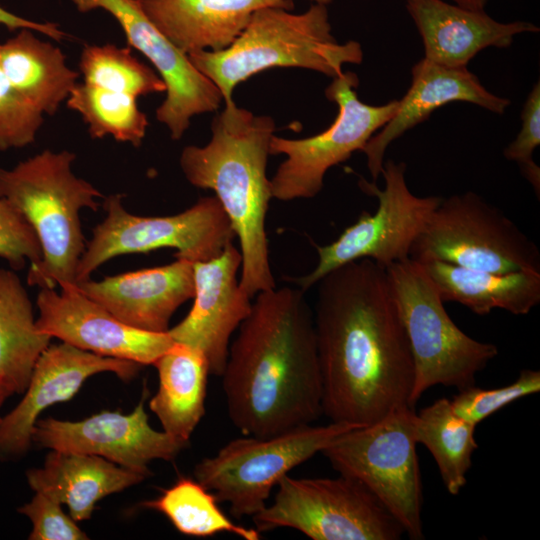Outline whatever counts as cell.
<instances>
[{"label": "cell", "mask_w": 540, "mask_h": 540, "mask_svg": "<svg viewBox=\"0 0 540 540\" xmlns=\"http://www.w3.org/2000/svg\"><path fill=\"white\" fill-rule=\"evenodd\" d=\"M26 477L33 491L53 496L80 522L91 518L98 501L148 476L100 456L51 450L43 467L28 470Z\"/></svg>", "instance_id": "23"}, {"label": "cell", "mask_w": 540, "mask_h": 540, "mask_svg": "<svg viewBox=\"0 0 540 540\" xmlns=\"http://www.w3.org/2000/svg\"><path fill=\"white\" fill-rule=\"evenodd\" d=\"M215 495L196 479L181 477L171 487L141 506L166 516L180 533L192 537H211L231 532L245 540L260 539L256 528L232 522L219 508Z\"/></svg>", "instance_id": "29"}, {"label": "cell", "mask_w": 540, "mask_h": 540, "mask_svg": "<svg viewBox=\"0 0 540 540\" xmlns=\"http://www.w3.org/2000/svg\"><path fill=\"white\" fill-rule=\"evenodd\" d=\"M146 395L128 414L105 410L80 421L38 419L32 441L51 450L100 456L149 476L151 461L174 460L189 441L151 427Z\"/></svg>", "instance_id": "15"}, {"label": "cell", "mask_w": 540, "mask_h": 540, "mask_svg": "<svg viewBox=\"0 0 540 540\" xmlns=\"http://www.w3.org/2000/svg\"><path fill=\"white\" fill-rule=\"evenodd\" d=\"M11 395L7 392V390L0 385V409L5 403V401L10 397ZM1 418V416H0Z\"/></svg>", "instance_id": "39"}, {"label": "cell", "mask_w": 540, "mask_h": 540, "mask_svg": "<svg viewBox=\"0 0 540 540\" xmlns=\"http://www.w3.org/2000/svg\"><path fill=\"white\" fill-rule=\"evenodd\" d=\"M395 115L374 134L362 152L374 182L381 175L388 146L406 131L451 102H468L502 114L510 100L489 92L467 67H447L423 58L412 68V81Z\"/></svg>", "instance_id": "20"}, {"label": "cell", "mask_w": 540, "mask_h": 540, "mask_svg": "<svg viewBox=\"0 0 540 540\" xmlns=\"http://www.w3.org/2000/svg\"><path fill=\"white\" fill-rule=\"evenodd\" d=\"M153 365L159 385L149 408L163 431L189 441L205 414L208 361L199 350L174 342Z\"/></svg>", "instance_id": "25"}, {"label": "cell", "mask_w": 540, "mask_h": 540, "mask_svg": "<svg viewBox=\"0 0 540 540\" xmlns=\"http://www.w3.org/2000/svg\"><path fill=\"white\" fill-rule=\"evenodd\" d=\"M76 155L42 151L12 169L0 167V198L8 200L34 229L42 259L31 264L27 283L40 288L76 286V270L85 250L80 211H96L102 193L72 171Z\"/></svg>", "instance_id": "4"}, {"label": "cell", "mask_w": 540, "mask_h": 540, "mask_svg": "<svg viewBox=\"0 0 540 540\" xmlns=\"http://www.w3.org/2000/svg\"><path fill=\"white\" fill-rule=\"evenodd\" d=\"M0 25L9 30L30 29L52 38L55 41H62L67 38V34L53 22H36L20 17L0 6Z\"/></svg>", "instance_id": "37"}, {"label": "cell", "mask_w": 540, "mask_h": 540, "mask_svg": "<svg viewBox=\"0 0 540 540\" xmlns=\"http://www.w3.org/2000/svg\"><path fill=\"white\" fill-rule=\"evenodd\" d=\"M522 125L517 137L503 151L504 157L519 164L522 174L529 182L540 177V168L532 155L540 144V84L530 91L522 112Z\"/></svg>", "instance_id": "36"}, {"label": "cell", "mask_w": 540, "mask_h": 540, "mask_svg": "<svg viewBox=\"0 0 540 540\" xmlns=\"http://www.w3.org/2000/svg\"><path fill=\"white\" fill-rule=\"evenodd\" d=\"M414 408L404 406L381 420L355 427L321 453L340 474L360 482L395 518L412 540L424 538L422 483Z\"/></svg>", "instance_id": "7"}, {"label": "cell", "mask_w": 540, "mask_h": 540, "mask_svg": "<svg viewBox=\"0 0 540 540\" xmlns=\"http://www.w3.org/2000/svg\"><path fill=\"white\" fill-rule=\"evenodd\" d=\"M221 377L229 419L245 435L272 436L323 415L313 311L303 290L276 286L256 295Z\"/></svg>", "instance_id": "2"}, {"label": "cell", "mask_w": 540, "mask_h": 540, "mask_svg": "<svg viewBox=\"0 0 540 540\" xmlns=\"http://www.w3.org/2000/svg\"><path fill=\"white\" fill-rule=\"evenodd\" d=\"M358 83L355 73L343 72L325 89L327 99L338 106V115L326 130L302 139L272 136L270 155L286 156L270 180L273 198L290 201L315 197L322 190L326 172L353 152L362 151L395 115L398 100L378 106L363 103L355 90Z\"/></svg>", "instance_id": "12"}, {"label": "cell", "mask_w": 540, "mask_h": 540, "mask_svg": "<svg viewBox=\"0 0 540 540\" xmlns=\"http://www.w3.org/2000/svg\"><path fill=\"white\" fill-rule=\"evenodd\" d=\"M123 195L104 198L106 216L92 231L76 270V284L108 260L160 248L176 249L175 258L192 263L219 255L236 234L216 196L202 197L169 216H139L123 206Z\"/></svg>", "instance_id": "8"}, {"label": "cell", "mask_w": 540, "mask_h": 540, "mask_svg": "<svg viewBox=\"0 0 540 540\" xmlns=\"http://www.w3.org/2000/svg\"><path fill=\"white\" fill-rule=\"evenodd\" d=\"M188 57L229 103L235 86L260 71L296 67L335 78L345 64H360L363 51L356 41L337 42L327 6L314 3L298 14L279 6L259 8L229 47Z\"/></svg>", "instance_id": "5"}, {"label": "cell", "mask_w": 540, "mask_h": 540, "mask_svg": "<svg viewBox=\"0 0 540 540\" xmlns=\"http://www.w3.org/2000/svg\"><path fill=\"white\" fill-rule=\"evenodd\" d=\"M385 268L414 362L411 405L436 385H475L476 374L498 355L497 346L458 328L419 262L408 258Z\"/></svg>", "instance_id": "6"}, {"label": "cell", "mask_w": 540, "mask_h": 540, "mask_svg": "<svg viewBox=\"0 0 540 540\" xmlns=\"http://www.w3.org/2000/svg\"><path fill=\"white\" fill-rule=\"evenodd\" d=\"M79 69L83 82L136 98L166 91L160 76L133 56L129 48L113 44L86 45Z\"/></svg>", "instance_id": "31"}, {"label": "cell", "mask_w": 540, "mask_h": 540, "mask_svg": "<svg viewBox=\"0 0 540 540\" xmlns=\"http://www.w3.org/2000/svg\"><path fill=\"white\" fill-rule=\"evenodd\" d=\"M311 1L317 4L326 5V6L332 2V0H311Z\"/></svg>", "instance_id": "40"}, {"label": "cell", "mask_w": 540, "mask_h": 540, "mask_svg": "<svg viewBox=\"0 0 540 540\" xmlns=\"http://www.w3.org/2000/svg\"><path fill=\"white\" fill-rule=\"evenodd\" d=\"M52 337L38 330L30 297L13 270L0 268V385L23 394Z\"/></svg>", "instance_id": "27"}, {"label": "cell", "mask_w": 540, "mask_h": 540, "mask_svg": "<svg viewBox=\"0 0 540 540\" xmlns=\"http://www.w3.org/2000/svg\"><path fill=\"white\" fill-rule=\"evenodd\" d=\"M455 4L470 10H484L488 0H453Z\"/></svg>", "instance_id": "38"}, {"label": "cell", "mask_w": 540, "mask_h": 540, "mask_svg": "<svg viewBox=\"0 0 540 540\" xmlns=\"http://www.w3.org/2000/svg\"><path fill=\"white\" fill-rule=\"evenodd\" d=\"M66 105L82 117L92 138L110 135L134 147L142 144L149 123L136 97L83 82L76 84Z\"/></svg>", "instance_id": "30"}, {"label": "cell", "mask_w": 540, "mask_h": 540, "mask_svg": "<svg viewBox=\"0 0 540 540\" xmlns=\"http://www.w3.org/2000/svg\"><path fill=\"white\" fill-rule=\"evenodd\" d=\"M475 427L457 415L445 397L415 413L414 439L432 454L451 495H458L466 485L472 455L478 448Z\"/></svg>", "instance_id": "28"}, {"label": "cell", "mask_w": 540, "mask_h": 540, "mask_svg": "<svg viewBox=\"0 0 540 540\" xmlns=\"http://www.w3.org/2000/svg\"><path fill=\"white\" fill-rule=\"evenodd\" d=\"M39 331L76 348L141 365H153L174 344L166 333L139 330L121 322L77 286L40 288Z\"/></svg>", "instance_id": "16"}, {"label": "cell", "mask_w": 540, "mask_h": 540, "mask_svg": "<svg viewBox=\"0 0 540 540\" xmlns=\"http://www.w3.org/2000/svg\"><path fill=\"white\" fill-rule=\"evenodd\" d=\"M410 258L493 273L540 272V251L500 209L468 191L441 200Z\"/></svg>", "instance_id": "10"}, {"label": "cell", "mask_w": 540, "mask_h": 540, "mask_svg": "<svg viewBox=\"0 0 540 540\" xmlns=\"http://www.w3.org/2000/svg\"><path fill=\"white\" fill-rule=\"evenodd\" d=\"M313 320L331 422L365 426L414 408L413 357L383 265L361 258L322 277Z\"/></svg>", "instance_id": "1"}, {"label": "cell", "mask_w": 540, "mask_h": 540, "mask_svg": "<svg viewBox=\"0 0 540 540\" xmlns=\"http://www.w3.org/2000/svg\"><path fill=\"white\" fill-rule=\"evenodd\" d=\"M405 171L404 162L386 161L381 172L384 189L361 178L362 191L378 200L375 213L363 212L334 242L314 244L318 253L316 267L304 276L288 280L306 292L326 274L354 260L370 258L387 267L410 258L415 239L442 198L414 195L407 186Z\"/></svg>", "instance_id": "13"}, {"label": "cell", "mask_w": 540, "mask_h": 540, "mask_svg": "<svg viewBox=\"0 0 540 540\" xmlns=\"http://www.w3.org/2000/svg\"><path fill=\"white\" fill-rule=\"evenodd\" d=\"M539 391L540 371L523 369L509 385L494 389L472 385L458 390L450 402L457 415L476 426L508 404Z\"/></svg>", "instance_id": "32"}, {"label": "cell", "mask_w": 540, "mask_h": 540, "mask_svg": "<svg viewBox=\"0 0 540 540\" xmlns=\"http://www.w3.org/2000/svg\"><path fill=\"white\" fill-rule=\"evenodd\" d=\"M241 264V252L233 243L216 257L193 263V306L181 322L167 331L174 342L202 352L214 376L222 375L230 338L252 307L251 298L237 279Z\"/></svg>", "instance_id": "18"}, {"label": "cell", "mask_w": 540, "mask_h": 540, "mask_svg": "<svg viewBox=\"0 0 540 540\" xmlns=\"http://www.w3.org/2000/svg\"><path fill=\"white\" fill-rule=\"evenodd\" d=\"M43 113L8 81L0 68V151L35 141Z\"/></svg>", "instance_id": "33"}, {"label": "cell", "mask_w": 540, "mask_h": 540, "mask_svg": "<svg viewBox=\"0 0 540 540\" xmlns=\"http://www.w3.org/2000/svg\"><path fill=\"white\" fill-rule=\"evenodd\" d=\"M213 118L205 146H186L180 167L195 187L211 189L226 212L242 255L241 289L253 298L276 287L269 259L265 219L273 198L266 175L275 122L234 101Z\"/></svg>", "instance_id": "3"}, {"label": "cell", "mask_w": 540, "mask_h": 540, "mask_svg": "<svg viewBox=\"0 0 540 540\" xmlns=\"http://www.w3.org/2000/svg\"><path fill=\"white\" fill-rule=\"evenodd\" d=\"M271 505L252 516L267 532L292 528L313 540H398L404 530L360 482L284 476Z\"/></svg>", "instance_id": "11"}, {"label": "cell", "mask_w": 540, "mask_h": 540, "mask_svg": "<svg viewBox=\"0 0 540 540\" xmlns=\"http://www.w3.org/2000/svg\"><path fill=\"white\" fill-rule=\"evenodd\" d=\"M76 286L126 325L166 333L173 314L194 297L193 263L176 258L164 266L87 279Z\"/></svg>", "instance_id": "19"}, {"label": "cell", "mask_w": 540, "mask_h": 540, "mask_svg": "<svg viewBox=\"0 0 540 540\" xmlns=\"http://www.w3.org/2000/svg\"><path fill=\"white\" fill-rule=\"evenodd\" d=\"M443 302L453 301L477 315L499 308L526 315L540 303V272L493 273L438 260L417 261Z\"/></svg>", "instance_id": "24"}, {"label": "cell", "mask_w": 540, "mask_h": 540, "mask_svg": "<svg viewBox=\"0 0 540 540\" xmlns=\"http://www.w3.org/2000/svg\"><path fill=\"white\" fill-rule=\"evenodd\" d=\"M30 29L0 43V68L22 95L42 113L54 115L77 84L79 73L67 66L65 55Z\"/></svg>", "instance_id": "26"}, {"label": "cell", "mask_w": 540, "mask_h": 540, "mask_svg": "<svg viewBox=\"0 0 540 540\" xmlns=\"http://www.w3.org/2000/svg\"><path fill=\"white\" fill-rule=\"evenodd\" d=\"M137 1L154 26L187 55L229 47L259 8L293 7L291 0Z\"/></svg>", "instance_id": "22"}, {"label": "cell", "mask_w": 540, "mask_h": 540, "mask_svg": "<svg viewBox=\"0 0 540 540\" xmlns=\"http://www.w3.org/2000/svg\"><path fill=\"white\" fill-rule=\"evenodd\" d=\"M81 13L102 9L121 26L129 47L142 53L166 86V97L156 109L173 140H179L193 116L217 110L223 96L218 87L168 40L147 18L137 0H71Z\"/></svg>", "instance_id": "14"}, {"label": "cell", "mask_w": 540, "mask_h": 540, "mask_svg": "<svg viewBox=\"0 0 540 540\" xmlns=\"http://www.w3.org/2000/svg\"><path fill=\"white\" fill-rule=\"evenodd\" d=\"M33 498L18 508L32 523L29 540H87L77 522L62 509V503L53 496L34 491Z\"/></svg>", "instance_id": "35"}, {"label": "cell", "mask_w": 540, "mask_h": 540, "mask_svg": "<svg viewBox=\"0 0 540 540\" xmlns=\"http://www.w3.org/2000/svg\"><path fill=\"white\" fill-rule=\"evenodd\" d=\"M0 258L13 270H21L26 262L42 259L38 237L24 215L8 200L0 198Z\"/></svg>", "instance_id": "34"}, {"label": "cell", "mask_w": 540, "mask_h": 540, "mask_svg": "<svg viewBox=\"0 0 540 540\" xmlns=\"http://www.w3.org/2000/svg\"><path fill=\"white\" fill-rule=\"evenodd\" d=\"M406 8L422 38L424 58L447 67H467L483 49L505 48L516 35L539 31L530 22H498L484 10L443 0H406Z\"/></svg>", "instance_id": "21"}, {"label": "cell", "mask_w": 540, "mask_h": 540, "mask_svg": "<svg viewBox=\"0 0 540 540\" xmlns=\"http://www.w3.org/2000/svg\"><path fill=\"white\" fill-rule=\"evenodd\" d=\"M143 365L97 355L67 343L49 345L39 357L22 400L0 418V457L10 459L27 452L39 415L49 406L72 399L91 376L112 372L129 381Z\"/></svg>", "instance_id": "17"}, {"label": "cell", "mask_w": 540, "mask_h": 540, "mask_svg": "<svg viewBox=\"0 0 540 540\" xmlns=\"http://www.w3.org/2000/svg\"><path fill=\"white\" fill-rule=\"evenodd\" d=\"M355 427L359 426L308 424L272 436L233 439L199 461L193 474L218 502L230 505L234 518L252 517L265 508L272 489L293 468Z\"/></svg>", "instance_id": "9"}]
</instances>
